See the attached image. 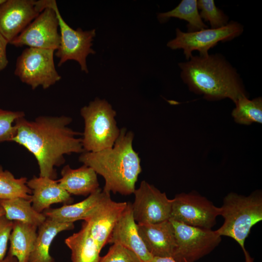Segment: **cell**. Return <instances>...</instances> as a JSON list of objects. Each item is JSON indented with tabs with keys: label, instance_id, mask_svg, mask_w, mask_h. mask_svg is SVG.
<instances>
[{
	"label": "cell",
	"instance_id": "obj_19",
	"mask_svg": "<svg viewBox=\"0 0 262 262\" xmlns=\"http://www.w3.org/2000/svg\"><path fill=\"white\" fill-rule=\"evenodd\" d=\"M103 194V190L99 188L79 202L64 205L57 208H49L42 213L46 217L60 223H73L78 220H83L89 212L99 202Z\"/></svg>",
	"mask_w": 262,
	"mask_h": 262
},
{
	"label": "cell",
	"instance_id": "obj_8",
	"mask_svg": "<svg viewBox=\"0 0 262 262\" xmlns=\"http://www.w3.org/2000/svg\"><path fill=\"white\" fill-rule=\"evenodd\" d=\"M243 31V25L234 21H230L220 28H207L193 32H184L177 28L176 37L168 41L167 46L172 49H183L188 61L194 50L198 51L199 56H207L209 50L218 42L230 41L240 36Z\"/></svg>",
	"mask_w": 262,
	"mask_h": 262
},
{
	"label": "cell",
	"instance_id": "obj_26",
	"mask_svg": "<svg viewBox=\"0 0 262 262\" xmlns=\"http://www.w3.org/2000/svg\"><path fill=\"white\" fill-rule=\"evenodd\" d=\"M200 17L204 21L209 22L211 28L217 29L226 26L229 17L215 5L213 0H197Z\"/></svg>",
	"mask_w": 262,
	"mask_h": 262
},
{
	"label": "cell",
	"instance_id": "obj_4",
	"mask_svg": "<svg viewBox=\"0 0 262 262\" xmlns=\"http://www.w3.org/2000/svg\"><path fill=\"white\" fill-rule=\"evenodd\" d=\"M219 208L220 215L224 221L216 232L221 236L233 239L242 247L246 262H253L245 249V242L252 227L262 220L261 191L255 190L247 196L229 193Z\"/></svg>",
	"mask_w": 262,
	"mask_h": 262
},
{
	"label": "cell",
	"instance_id": "obj_18",
	"mask_svg": "<svg viewBox=\"0 0 262 262\" xmlns=\"http://www.w3.org/2000/svg\"><path fill=\"white\" fill-rule=\"evenodd\" d=\"M74 228V223H60L47 217L38 227L37 237L28 262H55L49 254L51 243L59 233Z\"/></svg>",
	"mask_w": 262,
	"mask_h": 262
},
{
	"label": "cell",
	"instance_id": "obj_15",
	"mask_svg": "<svg viewBox=\"0 0 262 262\" xmlns=\"http://www.w3.org/2000/svg\"><path fill=\"white\" fill-rule=\"evenodd\" d=\"M137 226L140 237L153 257L173 258L177 244L174 229L169 220Z\"/></svg>",
	"mask_w": 262,
	"mask_h": 262
},
{
	"label": "cell",
	"instance_id": "obj_7",
	"mask_svg": "<svg viewBox=\"0 0 262 262\" xmlns=\"http://www.w3.org/2000/svg\"><path fill=\"white\" fill-rule=\"evenodd\" d=\"M43 4L45 8L51 7L55 10L59 22L60 43L54 53L59 60L58 66H61L68 60H74L79 63L82 71L88 73L86 58L90 54L96 53L92 48L96 30L83 31L80 28L73 29L63 18L55 0H43Z\"/></svg>",
	"mask_w": 262,
	"mask_h": 262
},
{
	"label": "cell",
	"instance_id": "obj_13",
	"mask_svg": "<svg viewBox=\"0 0 262 262\" xmlns=\"http://www.w3.org/2000/svg\"><path fill=\"white\" fill-rule=\"evenodd\" d=\"M34 0H4L0 4V34L10 44L41 13Z\"/></svg>",
	"mask_w": 262,
	"mask_h": 262
},
{
	"label": "cell",
	"instance_id": "obj_10",
	"mask_svg": "<svg viewBox=\"0 0 262 262\" xmlns=\"http://www.w3.org/2000/svg\"><path fill=\"white\" fill-rule=\"evenodd\" d=\"M170 221L177 244L173 258L177 262H195L210 253L221 241V236L215 230Z\"/></svg>",
	"mask_w": 262,
	"mask_h": 262
},
{
	"label": "cell",
	"instance_id": "obj_22",
	"mask_svg": "<svg viewBox=\"0 0 262 262\" xmlns=\"http://www.w3.org/2000/svg\"><path fill=\"white\" fill-rule=\"evenodd\" d=\"M71 250L72 262H99L100 251L83 228L65 240Z\"/></svg>",
	"mask_w": 262,
	"mask_h": 262
},
{
	"label": "cell",
	"instance_id": "obj_9",
	"mask_svg": "<svg viewBox=\"0 0 262 262\" xmlns=\"http://www.w3.org/2000/svg\"><path fill=\"white\" fill-rule=\"evenodd\" d=\"M220 215V208L206 197L193 191L177 194L172 199L170 220L185 225L211 229Z\"/></svg>",
	"mask_w": 262,
	"mask_h": 262
},
{
	"label": "cell",
	"instance_id": "obj_17",
	"mask_svg": "<svg viewBox=\"0 0 262 262\" xmlns=\"http://www.w3.org/2000/svg\"><path fill=\"white\" fill-rule=\"evenodd\" d=\"M61 174V178L57 181L71 195L87 196L99 188L97 174L85 164L76 169L66 165Z\"/></svg>",
	"mask_w": 262,
	"mask_h": 262
},
{
	"label": "cell",
	"instance_id": "obj_1",
	"mask_svg": "<svg viewBox=\"0 0 262 262\" xmlns=\"http://www.w3.org/2000/svg\"><path fill=\"white\" fill-rule=\"evenodd\" d=\"M72 118L61 115H41L33 120L25 117L15 122L16 133L11 142L23 146L36 159L39 176L55 180V167L65 162V155L83 152L81 133L68 125Z\"/></svg>",
	"mask_w": 262,
	"mask_h": 262
},
{
	"label": "cell",
	"instance_id": "obj_32",
	"mask_svg": "<svg viewBox=\"0 0 262 262\" xmlns=\"http://www.w3.org/2000/svg\"><path fill=\"white\" fill-rule=\"evenodd\" d=\"M0 262H18L17 259L7 253V255L1 261H0Z\"/></svg>",
	"mask_w": 262,
	"mask_h": 262
},
{
	"label": "cell",
	"instance_id": "obj_29",
	"mask_svg": "<svg viewBox=\"0 0 262 262\" xmlns=\"http://www.w3.org/2000/svg\"><path fill=\"white\" fill-rule=\"evenodd\" d=\"M13 221L5 215L0 217V261L6 256L8 242L13 229Z\"/></svg>",
	"mask_w": 262,
	"mask_h": 262
},
{
	"label": "cell",
	"instance_id": "obj_24",
	"mask_svg": "<svg viewBox=\"0 0 262 262\" xmlns=\"http://www.w3.org/2000/svg\"><path fill=\"white\" fill-rule=\"evenodd\" d=\"M231 115L234 121L241 125H249L254 123H262V98L259 97L249 99L248 97H241L234 103Z\"/></svg>",
	"mask_w": 262,
	"mask_h": 262
},
{
	"label": "cell",
	"instance_id": "obj_16",
	"mask_svg": "<svg viewBox=\"0 0 262 262\" xmlns=\"http://www.w3.org/2000/svg\"><path fill=\"white\" fill-rule=\"evenodd\" d=\"M32 190V205L38 213H42L54 203L70 204L73 199L57 180L47 177L33 176L27 181Z\"/></svg>",
	"mask_w": 262,
	"mask_h": 262
},
{
	"label": "cell",
	"instance_id": "obj_28",
	"mask_svg": "<svg viewBox=\"0 0 262 262\" xmlns=\"http://www.w3.org/2000/svg\"><path fill=\"white\" fill-rule=\"evenodd\" d=\"M99 262H142L132 251L119 244H113Z\"/></svg>",
	"mask_w": 262,
	"mask_h": 262
},
{
	"label": "cell",
	"instance_id": "obj_20",
	"mask_svg": "<svg viewBox=\"0 0 262 262\" xmlns=\"http://www.w3.org/2000/svg\"><path fill=\"white\" fill-rule=\"evenodd\" d=\"M38 227L19 221H13L8 254L18 262H28L37 237Z\"/></svg>",
	"mask_w": 262,
	"mask_h": 262
},
{
	"label": "cell",
	"instance_id": "obj_21",
	"mask_svg": "<svg viewBox=\"0 0 262 262\" xmlns=\"http://www.w3.org/2000/svg\"><path fill=\"white\" fill-rule=\"evenodd\" d=\"M6 217L13 221H19L38 227L46 219L43 213L37 212L32 205L31 199L17 197L0 199Z\"/></svg>",
	"mask_w": 262,
	"mask_h": 262
},
{
	"label": "cell",
	"instance_id": "obj_6",
	"mask_svg": "<svg viewBox=\"0 0 262 262\" xmlns=\"http://www.w3.org/2000/svg\"><path fill=\"white\" fill-rule=\"evenodd\" d=\"M55 50L34 48L24 49L17 58L15 75L32 89H46L61 79L54 62Z\"/></svg>",
	"mask_w": 262,
	"mask_h": 262
},
{
	"label": "cell",
	"instance_id": "obj_30",
	"mask_svg": "<svg viewBox=\"0 0 262 262\" xmlns=\"http://www.w3.org/2000/svg\"><path fill=\"white\" fill-rule=\"evenodd\" d=\"M9 42L0 34V71L4 69L8 64L6 48Z\"/></svg>",
	"mask_w": 262,
	"mask_h": 262
},
{
	"label": "cell",
	"instance_id": "obj_33",
	"mask_svg": "<svg viewBox=\"0 0 262 262\" xmlns=\"http://www.w3.org/2000/svg\"><path fill=\"white\" fill-rule=\"evenodd\" d=\"M5 211L2 206L0 204V217L5 215Z\"/></svg>",
	"mask_w": 262,
	"mask_h": 262
},
{
	"label": "cell",
	"instance_id": "obj_3",
	"mask_svg": "<svg viewBox=\"0 0 262 262\" xmlns=\"http://www.w3.org/2000/svg\"><path fill=\"white\" fill-rule=\"evenodd\" d=\"M134 136L132 131L122 128L113 147L84 151L79 156L80 162L103 178L104 191L126 196L133 194L142 171L140 158L133 148Z\"/></svg>",
	"mask_w": 262,
	"mask_h": 262
},
{
	"label": "cell",
	"instance_id": "obj_12",
	"mask_svg": "<svg viewBox=\"0 0 262 262\" xmlns=\"http://www.w3.org/2000/svg\"><path fill=\"white\" fill-rule=\"evenodd\" d=\"M59 22L55 10L47 7L10 44L16 47L53 49L60 43Z\"/></svg>",
	"mask_w": 262,
	"mask_h": 262
},
{
	"label": "cell",
	"instance_id": "obj_31",
	"mask_svg": "<svg viewBox=\"0 0 262 262\" xmlns=\"http://www.w3.org/2000/svg\"><path fill=\"white\" fill-rule=\"evenodd\" d=\"M149 262H177L171 257H153Z\"/></svg>",
	"mask_w": 262,
	"mask_h": 262
},
{
	"label": "cell",
	"instance_id": "obj_23",
	"mask_svg": "<svg viewBox=\"0 0 262 262\" xmlns=\"http://www.w3.org/2000/svg\"><path fill=\"white\" fill-rule=\"evenodd\" d=\"M172 17L187 21L188 32L208 28V26L200 17L196 0H182L173 9L157 15L158 19L162 23Z\"/></svg>",
	"mask_w": 262,
	"mask_h": 262
},
{
	"label": "cell",
	"instance_id": "obj_14",
	"mask_svg": "<svg viewBox=\"0 0 262 262\" xmlns=\"http://www.w3.org/2000/svg\"><path fill=\"white\" fill-rule=\"evenodd\" d=\"M108 243L122 245L135 253L142 262H149L153 257L139 234L130 202H127L115 225Z\"/></svg>",
	"mask_w": 262,
	"mask_h": 262
},
{
	"label": "cell",
	"instance_id": "obj_11",
	"mask_svg": "<svg viewBox=\"0 0 262 262\" xmlns=\"http://www.w3.org/2000/svg\"><path fill=\"white\" fill-rule=\"evenodd\" d=\"M131 204L134 219L137 224H150L169 219L172 199L166 194L145 180L133 192Z\"/></svg>",
	"mask_w": 262,
	"mask_h": 262
},
{
	"label": "cell",
	"instance_id": "obj_2",
	"mask_svg": "<svg viewBox=\"0 0 262 262\" xmlns=\"http://www.w3.org/2000/svg\"><path fill=\"white\" fill-rule=\"evenodd\" d=\"M180 77L189 90L209 101L229 98L234 103L248 97L236 69L220 53L193 56L179 64Z\"/></svg>",
	"mask_w": 262,
	"mask_h": 262
},
{
	"label": "cell",
	"instance_id": "obj_5",
	"mask_svg": "<svg viewBox=\"0 0 262 262\" xmlns=\"http://www.w3.org/2000/svg\"><path fill=\"white\" fill-rule=\"evenodd\" d=\"M80 114L84 124L82 138L84 151L98 152L113 147L120 129L111 105L104 99L96 98L82 107Z\"/></svg>",
	"mask_w": 262,
	"mask_h": 262
},
{
	"label": "cell",
	"instance_id": "obj_34",
	"mask_svg": "<svg viewBox=\"0 0 262 262\" xmlns=\"http://www.w3.org/2000/svg\"><path fill=\"white\" fill-rule=\"evenodd\" d=\"M4 0H0V4Z\"/></svg>",
	"mask_w": 262,
	"mask_h": 262
},
{
	"label": "cell",
	"instance_id": "obj_25",
	"mask_svg": "<svg viewBox=\"0 0 262 262\" xmlns=\"http://www.w3.org/2000/svg\"><path fill=\"white\" fill-rule=\"evenodd\" d=\"M27 178H16L0 165V199L21 197L31 199L32 190L27 186Z\"/></svg>",
	"mask_w": 262,
	"mask_h": 262
},
{
	"label": "cell",
	"instance_id": "obj_27",
	"mask_svg": "<svg viewBox=\"0 0 262 262\" xmlns=\"http://www.w3.org/2000/svg\"><path fill=\"white\" fill-rule=\"evenodd\" d=\"M23 111H13L0 108V143L11 142L16 133L15 121L25 117Z\"/></svg>",
	"mask_w": 262,
	"mask_h": 262
}]
</instances>
